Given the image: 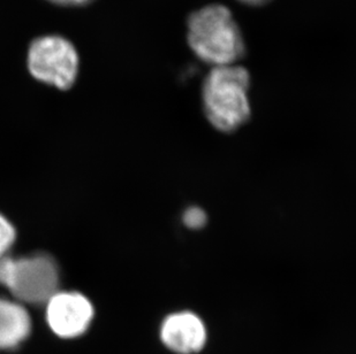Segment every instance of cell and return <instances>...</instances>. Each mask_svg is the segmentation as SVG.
<instances>
[{"instance_id": "cell-3", "label": "cell", "mask_w": 356, "mask_h": 354, "mask_svg": "<svg viewBox=\"0 0 356 354\" xmlns=\"http://www.w3.org/2000/svg\"><path fill=\"white\" fill-rule=\"evenodd\" d=\"M28 67L35 78L66 90L78 75V53L63 37H40L29 49Z\"/></svg>"}, {"instance_id": "cell-2", "label": "cell", "mask_w": 356, "mask_h": 354, "mask_svg": "<svg viewBox=\"0 0 356 354\" xmlns=\"http://www.w3.org/2000/svg\"><path fill=\"white\" fill-rule=\"evenodd\" d=\"M249 74L240 66L213 67L202 89L205 117L212 127L229 134L247 124L252 114Z\"/></svg>"}, {"instance_id": "cell-10", "label": "cell", "mask_w": 356, "mask_h": 354, "mask_svg": "<svg viewBox=\"0 0 356 354\" xmlns=\"http://www.w3.org/2000/svg\"><path fill=\"white\" fill-rule=\"evenodd\" d=\"M12 264H13V258L8 257V255L0 258V284L3 287H6L7 281L10 278Z\"/></svg>"}, {"instance_id": "cell-4", "label": "cell", "mask_w": 356, "mask_h": 354, "mask_svg": "<svg viewBox=\"0 0 356 354\" xmlns=\"http://www.w3.org/2000/svg\"><path fill=\"white\" fill-rule=\"evenodd\" d=\"M6 287L21 303L47 304L59 291L57 264L47 254L13 259Z\"/></svg>"}, {"instance_id": "cell-9", "label": "cell", "mask_w": 356, "mask_h": 354, "mask_svg": "<svg viewBox=\"0 0 356 354\" xmlns=\"http://www.w3.org/2000/svg\"><path fill=\"white\" fill-rule=\"evenodd\" d=\"M182 222L188 229L200 230L202 228L205 227V224L208 222V215L203 208H198V206H191L184 212Z\"/></svg>"}, {"instance_id": "cell-1", "label": "cell", "mask_w": 356, "mask_h": 354, "mask_svg": "<svg viewBox=\"0 0 356 354\" xmlns=\"http://www.w3.org/2000/svg\"><path fill=\"white\" fill-rule=\"evenodd\" d=\"M188 44L193 52L215 67L234 65L245 53V44L229 8L209 5L188 19Z\"/></svg>"}, {"instance_id": "cell-12", "label": "cell", "mask_w": 356, "mask_h": 354, "mask_svg": "<svg viewBox=\"0 0 356 354\" xmlns=\"http://www.w3.org/2000/svg\"><path fill=\"white\" fill-rule=\"evenodd\" d=\"M241 3H247V5H254V6H259L263 3H268L269 0H240Z\"/></svg>"}, {"instance_id": "cell-5", "label": "cell", "mask_w": 356, "mask_h": 354, "mask_svg": "<svg viewBox=\"0 0 356 354\" xmlns=\"http://www.w3.org/2000/svg\"><path fill=\"white\" fill-rule=\"evenodd\" d=\"M92 319V305L79 292L58 291L47 303V323L59 337H79L89 329Z\"/></svg>"}, {"instance_id": "cell-11", "label": "cell", "mask_w": 356, "mask_h": 354, "mask_svg": "<svg viewBox=\"0 0 356 354\" xmlns=\"http://www.w3.org/2000/svg\"><path fill=\"white\" fill-rule=\"evenodd\" d=\"M52 3H60V5H82L89 0H50Z\"/></svg>"}, {"instance_id": "cell-8", "label": "cell", "mask_w": 356, "mask_h": 354, "mask_svg": "<svg viewBox=\"0 0 356 354\" xmlns=\"http://www.w3.org/2000/svg\"><path fill=\"white\" fill-rule=\"evenodd\" d=\"M17 233L10 221L0 214V258L7 255V252L15 242Z\"/></svg>"}, {"instance_id": "cell-7", "label": "cell", "mask_w": 356, "mask_h": 354, "mask_svg": "<svg viewBox=\"0 0 356 354\" xmlns=\"http://www.w3.org/2000/svg\"><path fill=\"white\" fill-rule=\"evenodd\" d=\"M31 332V315L24 305L0 298V351L19 348Z\"/></svg>"}, {"instance_id": "cell-6", "label": "cell", "mask_w": 356, "mask_h": 354, "mask_svg": "<svg viewBox=\"0 0 356 354\" xmlns=\"http://www.w3.org/2000/svg\"><path fill=\"white\" fill-rule=\"evenodd\" d=\"M159 337L173 353L197 354L208 343V329L194 312H175L161 322Z\"/></svg>"}]
</instances>
